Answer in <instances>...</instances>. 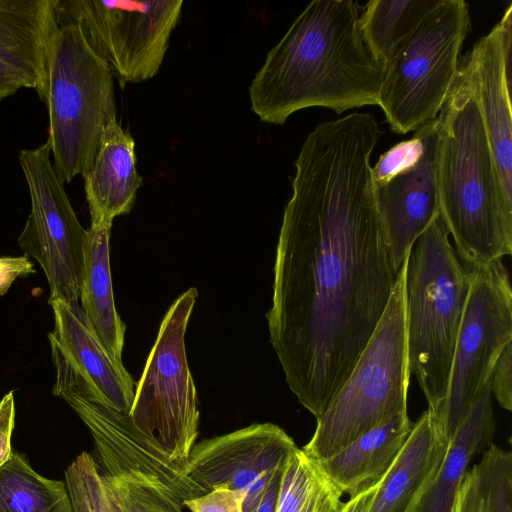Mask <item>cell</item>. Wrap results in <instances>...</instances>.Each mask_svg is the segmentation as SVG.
<instances>
[{
  "label": "cell",
  "instance_id": "obj_3",
  "mask_svg": "<svg viewBox=\"0 0 512 512\" xmlns=\"http://www.w3.org/2000/svg\"><path fill=\"white\" fill-rule=\"evenodd\" d=\"M439 216L459 259L479 266L512 254V203L502 191L490 143L462 60L439 113Z\"/></svg>",
  "mask_w": 512,
  "mask_h": 512
},
{
  "label": "cell",
  "instance_id": "obj_32",
  "mask_svg": "<svg viewBox=\"0 0 512 512\" xmlns=\"http://www.w3.org/2000/svg\"><path fill=\"white\" fill-rule=\"evenodd\" d=\"M15 424L14 392L10 391L0 400V466L11 456V435Z\"/></svg>",
  "mask_w": 512,
  "mask_h": 512
},
{
  "label": "cell",
  "instance_id": "obj_4",
  "mask_svg": "<svg viewBox=\"0 0 512 512\" xmlns=\"http://www.w3.org/2000/svg\"><path fill=\"white\" fill-rule=\"evenodd\" d=\"M471 271L436 217L406 257V335L410 374L436 415L445 400Z\"/></svg>",
  "mask_w": 512,
  "mask_h": 512
},
{
  "label": "cell",
  "instance_id": "obj_30",
  "mask_svg": "<svg viewBox=\"0 0 512 512\" xmlns=\"http://www.w3.org/2000/svg\"><path fill=\"white\" fill-rule=\"evenodd\" d=\"M491 394L499 405L512 410V342H510L499 356L490 376Z\"/></svg>",
  "mask_w": 512,
  "mask_h": 512
},
{
  "label": "cell",
  "instance_id": "obj_25",
  "mask_svg": "<svg viewBox=\"0 0 512 512\" xmlns=\"http://www.w3.org/2000/svg\"><path fill=\"white\" fill-rule=\"evenodd\" d=\"M342 496L317 461L297 448L284 466L275 512H341Z\"/></svg>",
  "mask_w": 512,
  "mask_h": 512
},
{
  "label": "cell",
  "instance_id": "obj_5",
  "mask_svg": "<svg viewBox=\"0 0 512 512\" xmlns=\"http://www.w3.org/2000/svg\"><path fill=\"white\" fill-rule=\"evenodd\" d=\"M406 259L387 307L352 372L325 411L302 451L321 461L370 430L407 413L410 370L406 335Z\"/></svg>",
  "mask_w": 512,
  "mask_h": 512
},
{
  "label": "cell",
  "instance_id": "obj_31",
  "mask_svg": "<svg viewBox=\"0 0 512 512\" xmlns=\"http://www.w3.org/2000/svg\"><path fill=\"white\" fill-rule=\"evenodd\" d=\"M22 88L34 89L41 99L39 82L28 71L0 55V100L14 95Z\"/></svg>",
  "mask_w": 512,
  "mask_h": 512
},
{
  "label": "cell",
  "instance_id": "obj_11",
  "mask_svg": "<svg viewBox=\"0 0 512 512\" xmlns=\"http://www.w3.org/2000/svg\"><path fill=\"white\" fill-rule=\"evenodd\" d=\"M18 158L31 204L18 246L44 271L50 290L48 303H79L87 230L78 220L64 182L54 169L49 142L20 150Z\"/></svg>",
  "mask_w": 512,
  "mask_h": 512
},
{
  "label": "cell",
  "instance_id": "obj_9",
  "mask_svg": "<svg viewBox=\"0 0 512 512\" xmlns=\"http://www.w3.org/2000/svg\"><path fill=\"white\" fill-rule=\"evenodd\" d=\"M471 271L468 297L453 354L445 400L436 415L450 441L512 342V289L502 259Z\"/></svg>",
  "mask_w": 512,
  "mask_h": 512
},
{
  "label": "cell",
  "instance_id": "obj_19",
  "mask_svg": "<svg viewBox=\"0 0 512 512\" xmlns=\"http://www.w3.org/2000/svg\"><path fill=\"white\" fill-rule=\"evenodd\" d=\"M59 23V0H0V55L36 78L43 102L50 44Z\"/></svg>",
  "mask_w": 512,
  "mask_h": 512
},
{
  "label": "cell",
  "instance_id": "obj_16",
  "mask_svg": "<svg viewBox=\"0 0 512 512\" xmlns=\"http://www.w3.org/2000/svg\"><path fill=\"white\" fill-rule=\"evenodd\" d=\"M449 441L436 414L427 408L413 427L368 512H411L437 473Z\"/></svg>",
  "mask_w": 512,
  "mask_h": 512
},
{
  "label": "cell",
  "instance_id": "obj_2",
  "mask_svg": "<svg viewBox=\"0 0 512 512\" xmlns=\"http://www.w3.org/2000/svg\"><path fill=\"white\" fill-rule=\"evenodd\" d=\"M385 73L364 41L358 3L315 0L268 52L248 89L251 108L281 125L309 107L341 114L378 105Z\"/></svg>",
  "mask_w": 512,
  "mask_h": 512
},
{
  "label": "cell",
  "instance_id": "obj_22",
  "mask_svg": "<svg viewBox=\"0 0 512 512\" xmlns=\"http://www.w3.org/2000/svg\"><path fill=\"white\" fill-rule=\"evenodd\" d=\"M451 512H512V453L492 442L464 474Z\"/></svg>",
  "mask_w": 512,
  "mask_h": 512
},
{
  "label": "cell",
  "instance_id": "obj_27",
  "mask_svg": "<svg viewBox=\"0 0 512 512\" xmlns=\"http://www.w3.org/2000/svg\"><path fill=\"white\" fill-rule=\"evenodd\" d=\"M65 484L73 512H128L108 476L87 452L68 466Z\"/></svg>",
  "mask_w": 512,
  "mask_h": 512
},
{
  "label": "cell",
  "instance_id": "obj_14",
  "mask_svg": "<svg viewBox=\"0 0 512 512\" xmlns=\"http://www.w3.org/2000/svg\"><path fill=\"white\" fill-rule=\"evenodd\" d=\"M512 6L462 59L474 91L505 198L512 203Z\"/></svg>",
  "mask_w": 512,
  "mask_h": 512
},
{
  "label": "cell",
  "instance_id": "obj_13",
  "mask_svg": "<svg viewBox=\"0 0 512 512\" xmlns=\"http://www.w3.org/2000/svg\"><path fill=\"white\" fill-rule=\"evenodd\" d=\"M54 328L48 334L55 367L53 387L83 393L129 414L135 394L133 378L115 361L90 329L79 303L49 302Z\"/></svg>",
  "mask_w": 512,
  "mask_h": 512
},
{
  "label": "cell",
  "instance_id": "obj_17",
  "mask_svg": "<svg viewBox=\"0 0 512 512\" xmlns=\"http://www.w3.org/2000/svg\"><path fill=\"white\" fill-rule=\"evenodd\" d=\"M135 141L116 122L104 133L94 162L83 175L91 227L110 228L133 208L142 177L136 169Z\"/></svg>",
  "mask_w": 512,
  "mask_h": 512
},
{
  "label": "cell",
  "instance_id": "obj_6",
  "mask_svg": "<svg viewBox=\"0 0 512 512\" xmlns=\"http://www.w3.org/2000/svg\"><path fill=\"white\" fill-rule=\"evenodd\" d=\"M44 103L53 166L70 183L89 171L104 133L118 122L112 72L70 21L60 19L51 40Z\"/></svg>",
  "mask_w": 512,
  "mask_h": 512
},
{
  "label": "cell",
  "instance_id": "obj_8",
  "mask_svg": "<svg viewBox=\"0 0 512 512\" xmlns=\"http://www.w3.org/2000/svg\"><path fill=\"white\" fill-rule=\"evenodd\" d=\"M197 297L189 288L166 312L129 412L136 428L176 460L188 458L198 436L197 392L185 348Z\"/></svg>",
  "mask_w": 512,
  "mask_h": 512
},
{
  "label": "cell",
  "instance_id": "obj_24",
  "mask_svg": "<svg viewBox=\"0 0 512 512\" xmlns=\"http://www.w3.org/2000/svg\"><path fill=\"white\" fill-rule=\"evenodd\" d=\"M0 512H73L65 481L41 476L12 452L0 466Z\"/></svg>",
  "mask_w": 512,
  "mask_h": 512
},
{
  "label": "cell",
  "instance_id": "obj_28",
  "mask_svg": "<svg viewBox=\"0 0 512 512\" xmlns=\"http://www.w3.org/2000/svg\"><path fill=\"white\" fill-rule=\"evenodd\" d=\"M422 136L417 129L411 139L402 141L379 157L372 167L376 184H381L390 177L410 166L422 151Z\"/></svg>",
  "mask_w": 512,
  "mask_h": 512
},
{
  "label": "cell",
  "instance_id": "obj_7",
  "mask_svg": "<svg viewBox=\"0 0 512 512\" xmlns=\"http://www.w3.org/2000/svg\"><path fill=\"white\" fill-rule=\"evenodd\" d=\"M463 0H439L386 66L379 103L390 129L416 131L434 121L458 77L470 30Z\"/></svg>",
  "mask_w": 512,
  "mask_h": 512
},
{
  "label": "cell",
  "instance_id": "obj_35",
  "mask_svg": "<svg viewBox=\"0 0 512 512\" xmlns=\"http://www.w3.org/2000/svg\"><path fill=\"white\" fill-rule=\"evenodd\" d=\"M281 476L276 478L265 492L255 512H275Z\"/></svg>",
  "mask_w": 512,
  "mask_h": 512
},
{
  "label": "cell",
  "instance_id": "obj_18",
  "mask_svg": "<svg viewBox=\"0 0 512 512\" xmlns=\"http://www.w3.org/2000/svg\"><path fill=\"white\" fill-rule=\"evenodd\" d=\"M413 423L408 413L400 414L317 463L334 486L350 498L355 497L380 485L399 455Z\"/></svg>",
  "mask_w": 512,
  "mask_h": 512
},
{
  "label": "cell",
  "instance_id": "obj_1",
  "mask_svg": "<svg viewBox=\"0 0 512 512\" xmlns=\"http://www.w3.org/2000/svg\"><path fill=\"white\" fill-rule=\"evenodd\" d=\"M373 114L318 124L295 161L276 248L270 343L299 403L319 417L346 382L398 276L378 209Z\"/></svg>",
  "mask_w": 512,
  "mask_h": 512
},
{
  "label": "cell",
  "instance_id": "obj_26",
  "mask_svg": "<svg viewBox=\"0 0 512 512\" xmlns=\"http://www.w3.org/2000/svg\"><path fill=\"white\" fill-rule=\"evenodd\" d=\"M102 472L128 512H184L183 501L154 474L118 465Z\"/></svg>",
  "mask_w": 512,
  "mask_h": 512
},
{
  "label": "cell",
  "instance_id": "obj_20",
  "mask_svg": "<svg viewBox=\"0 0 512 512\" xmlns=\"http://www.w3.org/2000/svg\"><path fill=\"white\" fill-rule=\"evenodd\" d=\"M495 418L490 378L449 441L446 455L411 512H451L456 492L474 456L492 443Z\"/></svg>",
  "mask_w": 512,
  "mask_h": 512
},
{
  "label": "cell",
  "instance_id": "obj_10",
  "mask_svg": "<svg viewBox=\"0 0 512 512\" xmlns=\"http://www.w3.org/2000/svg\"><path fill=\"white\" fill-rule=\"evenodd\" d=\"M182 0H59V17L76 24L123 87L159 71Z\"/></svg>",
  "mask_w": 512,
  "mask_h": 512
},
{
  "label": "cell",
  "instance_id": "obj_29",
  "mask_svg": "<svg viewBox=\"0 0 512 512\" xmlns=\"http://www.w3.org/2000/svg\"><path fill=\"white\" fill-rule=\"evenodd\" d=\"M244 499L241 491L218 488L183 504L191 512H243Z\"/></svg>",
  "mask_w": 512,
  "mask_h": 512
},
{
  "label": "cell",
  "instance_id": "obj_34",
  "mask_svg": "<svg viewBox=\"0 0 512 512\" xmlns=\"http://www.w3.org/2000/svg\"><path fill=\"white\" fill-rule=\"evenodd\" d=\"M377 487L349 498L341 512H368Z\"/></svg>",
  "mask_w": 512,
  "mask_h": 512
},
{
  "label": "cell",
  "instance_id": "obj_23",
  "mask_svg": "<svg viewBox=\"0 0 512 512\" xmlns=\"http://www.w3.org/2000/svg\"><path fill=\"white\" fill-rule=\"evenodd\" d=\"M439 0H371L360 14V28L373 56L386 64Z\"/></svg>",
  "mask_w": 512,
  "mask_h": 512
},
{
  "label": "cell",
  "instance_id": "obj_21",
  "mask_svg": "<svg viewBox=\"0 0 512 512\" xmlns=\"http://www.w3.org/2000/svg\"><path fill=\"white\" fill-rule=\"evenodd\" d=\"M110 228L87 230L79 305L99 342L117 362H122L126 325L115 306L110 268Z\"/></svg>",
  "mask_w": 512,
  "mask_h": 512
},
{
  "label": "cell",
  "instance_id": "obj_15",
  "mask_svg": "<svg viewBox=\"0 0 512 512\" xmlns=\"http://www.w3.org/2000/svg\"><path fill=\"white\" fill-rule=\"evenodd\" d=\"M418 130L423 142L419 157L385 182L376 184L378 209L394 268L398 272L413 243L439 216L436 177L438 119Z\"/></svg>",
  "mask_w": 512,
  "mask_h": 512
},
{
  "label": "cell",
  "instance_id": "obj_33",
  "mask_svg": "<svg viewBox=\"0 0 512 512\" xmlns=\"http://www.w3.org/2000/svg\"><path fill=\"white\" fill-rule=\"evenodd\" d=\"M34 272V264L26 255L18 257L0 256V294H5L19 277Z\"/></svg>",
  "mask_w": 512,
  "mask_h": 512
},
{
  "label": "cell",
  "instance_id": "obj_12",
  "mask_svg": "<svg viewBox=\"0 0 512 512\" xmlns=\"http://www.w3.org/2000/svg\"><path fill=\"white\" fill-rule=\"evenodd\" d=\"M279 426L258 423L195 443L186 459L189 476L207 493L241 491L243 512H255L272 482L297 449Z\"/></svg>",
  "mask_w": 512,
  "mask_h": 512
}]
</instances>
